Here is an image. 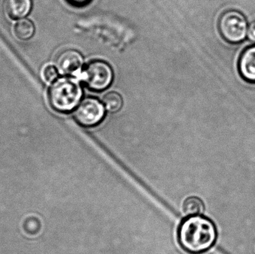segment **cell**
Here are the masks:
<instances>
[{
	"label": "cell",
	"instance_id": "obj_11",
	"mask_svg": "<svg viewBox=\"0 0 255 254\" xmlns=\"http://www.w3.org/2000/svg\"><path fill=\"white\" fill-rule=\"evenodd\" d=\"M103 104L106 110L111 113H117L122 108L124 99L121 94L117 92H110L103 98Z\"/></svg>",
	"mask_w": 255,
	"mask_h": 254
},
{
	"label": "cell",
	"instance_id": "obj_13",
	"mask_svg": "<svg viewBox=\"0 0 255 254\" xmlns=\"http://www.w3.org/2000/svg\"><path fill=\"white\" fill-rule=\"evenodd\" d=\"M247 37L250 41L255 43V20L250 23L249 25L248 34Z\"/></svg>",
	"mask_w": 255,
	"mask_h": 254
},
{
	"label": "cell",
	"instance_id": "obj_10",
	"mask_svg": "<svg viewBox=\"0 0 255 254\" xmlns=\"http://www.w3.org/2000/svg\"><path fill=\"white\" fill-rule=\"evenodd\" d=\"M183 210L187 216L202 215L205 211V205L200 198L197 197H190L184 201Z\"/></svg>",
	"mask_w": 255,
	"mask_h": 254
},
{
	"label": "cell",
	"instance_id": "obj_2",
	"mask_svg": "<svg viewBox=\"0 0 255 254\" xmlns=\"http://www.w3.org/2000/svg\"><path fill=\"white\" fill-rule=\"evenodd\" d=\"M82 95L83 89L76 79L61 78L49 88V104L55 111L68 113L77 107Z\"/></svg>",
	"mask_w": 255,
	"mask_h": 254
},
{
	"label": "cell",
	"instance_id": "obj_4",
	"mask_svg": "<svg viewBox=\"0 0 255 254\" xmlns=\"http://www.w3.org/2000/svg\"><path fill=\"white\" fill-rule=\"evenodd\" d=\"M82 79L85 85L91 90L103 91L113 82V69L106 61L95 60L86 66Z\"/></svg>",
	"mask_w": 255,
	"mask_h": 254
},
{
	"label": "cell",
	"instance_id": "obj_6",
	"mask_svg": "<svg viewBox=\"0 0 255 254\" xmlns=\"http://www.w3.org/2000/svg\"><path fill=\"white\" fill-rule=\"evenodd\" d=\"M84 64L82 54L75 49H65L55 60L57 70L62 75H75L80 71Z\"/></svg>",
	"mask_w": 255,
	"mask_h": 254
},
{
	"label": "cell",
	"instance_id": "obj_7",
	"mask_svg": "<svg viewBox=\"0 0 255 254\" xmlns=\"http://www.w3.org/2000/svg\"><path fill=\"white\" fill-rule=\"evenodd\" d=\"M238 69L244 80L255 83V45L244 51L240 58Z\"/></svg>",
	"mask_w": 255,
	"mask_h": 254
},
{
	"label": "cell",
	"instance_id": "obj_5",
	"mask_svg": "<svg viewBox=\"0 0 255 254\" xmlns=\"http://www.w3.org/2000/svg\"><path fill=\"white\" fill-rule=\"evenodd\" d=\"M104 104L94 97L84 98L76 107L74 117L79 125L84 127H94L105 118Z\"/></svg>",
	"mask_w": 255,
	"mask_h": 254
},
{
	"label": "cell",
	"instance_id": "obj_3",
	"mask_svg": "<svg viewBox=\"0 0 255 254\" xmlns=\"http://www.w3.org/2000/svg\"><path fill=\"white\" fill-rule=\"evenodd\" d=\"M218 28L222 37L230 43H242L247 38L249 25L245 16L238 10L225 12L219 19Z\"/></svg>",
	"mask_w": 255,
	"mask_h": 254
},
{
	"label": "cell",
	"instance_id": "obj_14",
	"mask_svg": "<svg viewBox=\"0 0 255 254\" xmlns=\"http://www.w3.org/2000/svg\"><path fill=\"white\" fill-rule=\"evenodd\" d=\"M92 0H67L70 4L75 7H82L88 5Z\"/></svg>",
	"mask_w": 255,
	"mask_h": 254
},
{
	"label": "cell",
	"instance_id": "obj_9",
	"mask_svg": "<svg viewBox=\"0 0 255 254\" xmlns=\"http://www.w3.org/2000/svg\"><path fill=\"white\" fill-rule=\"evenodd\" d=\"M15 37L21 40H28L34 34V25L32 22L26 19H19L13 28Z\"/></svg>",
	"mask_w": 255,
	"mask_h": 254
},
{
	"label": "cell",
	"instance_id": "obj_8",
	"mask_svg": "<svg viewBox=\"0 0 255 254\" xmlns=\"http://www.w3.org/2000/svg\"><path fill=\"white\" fill-rule=\"evenodd\" d=\"M31 0H4V13L12 19H20L26 16L31 9Z\"/></svg>",
	"mask_w": 255,
	"mask_h": 254
},
{
	"label": "cell",
	"instance_id": "obj_12",
	"mask_svg": "<svg viewBox=\"0 0 255 254\" xmlns=\"http://www.w3.org/2000/svg\"><path fill=\"white\" fill-rule=\"evenodd\" d=\"M58 76L57 68L52 65H48L43 69V77L47 82H52L56 79Z\"/></svg>",
	"mask_w": 255,
	"mask_h": 254
},
{
	"label": "cell",
	"instance_id": "obj_1",
	"mask_svg": "<svg viewBox=\"0 0 255 254\" xmlns=\"http://www.w3.org/2000/svg\"><path fill=\"white\" fill-rule=\"evenodd\" d=\"M217 231L212 221L205 216H191L183 221L178 231L182 249L190 254L208 252L215 244Z\"/></svg>",
	"mask_w": 255,
	"mask_h": 254
}]
</instances>
